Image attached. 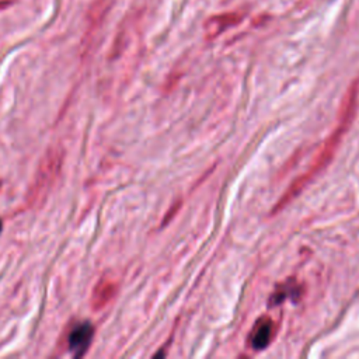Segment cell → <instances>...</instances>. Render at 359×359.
<instances>
[{
    "instance_id": "1",
    "label": "cell",
    "mask_w": 359,
    "mask_h": 359,
    "mask_svg": "<svg viewBox=\"0 0 359 359\" xmlns=\"http://www.w3.org/2000/svg\"><path fill=\"white\" fill-rule=\"evenodd\" d=\"M358 102H359V80H355L349 88L346 90L342 102H341V109L338 115L337 125L334 130L330 133V136L324 140L321 150L317 153V156L313 158L311 164L307 167V170L300 174L283 192V195L278 199L272 209V215L279 213L282 209H285L294 198H297L303 189L321 172L324 168L330 164V161L334 158L339 143L342 142L345 133L348 132L351 123L355 119L356 109H358Z\"/></svg>"
},
{
    "instance_id": "2",
    "label": "cell",
    "mask_w": 359,
    "mask_h": 359,
    "mask_svg": "<svg viewBox=\"0 0 359 359\" xmlns=\"http://www.w3.org/2000/svg\"><path fill=\"white\" fill-rule=\"evenodd\" d=\"M62 164V154L57 149H50L46 156L43 157L41 165L38 167V172L35 175L34 184L29 189V203H36L46 196V192L49 191L50 185L56 180V175L60 170Z\"/></svg>"
},
{
    "instance_id": "3",
    "label": "cell",
    "mask_w": 359,
    "mask_h": 359,
    "mask_svg": "<svg viewBox=\"0 0 359 359\" xmlns=\"http://www.w3.org/2000/svg\"><path fill=\"white\" fill-rule=\"evenodd\" d=\"M93 337L94 327L90 321H81L70 330L67 337V346L74 358H80L87 352Z\"/></svg>"
},
{
    "instance_id": "4",
    "label": "cell",
    "mask_w": 359,
    "mask_h": 359,
    "mask_svg": "<svg viewBox=\"0 0 359 359\" xmlns=\"http://www.w3.org/2000/svg\"><path fill=\"white\" fill-rule=\"evenodd\" d=\"M275 337V323L271 317H261L252 325V330L248 335V345L254 351L265 349Z\"/></svg>"
},
{
    "instance_id": "5",
    "label": "cell",
    "mask_w": 359,
    "mask_h": 359,
    "mask_svg": "<svg viewBox=\"0 0 359 359\" xmlns=\"http://www.w3.org/2000/svg\"><path fill=\"white\" fill-rule=\"evenodd\" d=\"M243 18H244L243 13H237V11L213 15L205 22L206 36L209 39H212V38L220 35L222 32H224L227 28L237 25L240 21H243Z\"/></svg>"
},
{
    "instance_id": "6",
    "label": "cell",
    "mask_w": 359,
    "mask_h": 359,
    "mask_svg": "<svg viewBox=\"0 0 359 359\" xmlns=\"http://www.w3.org/2000/svg\"><path fill=\"white\" fill-rule=\"evenodd\" d=\"M115 292H116V286L114 282L105 280V279L100 280L93 292V297H91L93 307L95 310H100L104 306H107L111 302V299L114 297Z\"/></svg>"
},
{
    "instance_id": "7",
    "label": "cell",
    "mask_w": 359,
    "mask_h": 359,
    "mask_svg": "<svg viewBox=\"0 0 359 359\" xmlns=\"http://www.w3.org/2000/svg\"><path fill=\"white\" fill-rule=\"evenodd\" d=\"M1 229H3V224H1V220H0V233H1Z\"/></svg>"
}]
</instances>
